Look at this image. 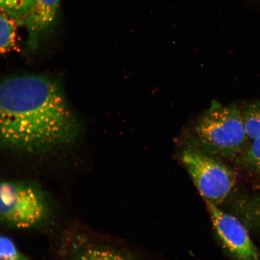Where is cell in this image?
Segmentation results:
<instances>
[{
	"label": "cell",
	"mask_w": 260,
	"mask_h": 260,
	"mask_svg": "<svg viewBox=\"0 0 260 260\" xmlns=\"http://www.w3.org/2000/svg\"><path fill=\"white\" fill-rule=\"evenodd\" d=\"M81 125L61 86L40 75L0 81V148L41 153L68 147Z\"/></svg>",
	"instance_id": "1"
},
{
	"label": "cell",
	"mask_w": 260,
	"mask_h": 260,
	"mask_svg": "<svg viewBox=\"0 0 260 260\" xmlns=\"http://www.w3.org/2000/svg\"><path fill=\"white\" fill-rule=\"evenodd\" d=\"M193 139L197 150L205 154L227 158L242 156L249 139L242 112L236 105L213 102L198 120Z\"/></svg>",
	"instance_id": "2"
},
{
	"label": "cell",
	"mask_w": 260,
	"mask_h": 260,
	"mask_svg": "<svg viewBox=\"0 0 260 260\" xmlns=\"http://www.w3.org/2000/svg\"><path fill=\"white\" fill-rule=\"evenodd\" d=\"M43 191L34 184L0 181V219L18 229L40 225L48 215Z\"/></svg>",
	"instance_id": "3"
},
{
	"label": "cell",
	"mask_w": 260,
	"mask_h": 260,
	"mask_svg": "<svg viewBox=\"0 0 260 260\" xmlns=\"http://www.w3.org/2000/svg\"><path fill=\"white\" fill-rule=\"evenodd\" d=\"M181 160L206 202L216 206L222 203L235 186L232 172L212 156L188 149L182 154Z\"/></svg>",
	"instance_id": "4"
},
{
	"label": "cell",
	"mask_w": 260,
	"mask_h": 260,
	"mask_svg": "<svg viewBox=\"0 0 260 260\" xmlns=\"http://www.w3.org/2000/svg\"><path fill=\"white\" fill-rule=\"evenodd\" d=\"M207 203L214 229L227 251L238 260H258V250L240 221L216 205Z\"/></svg>",
	"instance_id": "5"
},
{
	"label": "cell",
	"mask_w": 260,
	"mask_h": 260,
	"mask_svg": "<svg viewBox=\"0 0 260 260\" xmlns=\"http://www.w3.org/2000/svg\"><path fill=\"white\" fill-rule=\"evenodd\" d=\"M61 0H32L24 24L27 31L26 48L34 53L54 27Z\"/></svg>",
	"instance_id": "6"
},
{
	"label": "cell",
	"mask_w": 260,
	"mask_h": 260,
	"mask_svg": "<svg viewBox=\"0 0 260 260\" xmlns=\"http://www.w3.org/2000/svg\"><path fill=\"white\" fill-rule=\"evenodd\" d=\"M14 19L0 13V54H5L19 48L18 28Z\"/></svg>",
	"instance_id": "7"
},
{
	"label": "cell",
	"mask_w": 260,
	"mask_h": 260,
	"mask_svg": "<svg viewBox=\"0 0 260 260\" xmlns=\"http://www.w3.org/2000/svg\"><path fill=\"white\" fill-rule=\"evenodd\" d=\"M32 0H0V13L14 19L19 26L24 25Z\"/></svg>",
	"instance_id": "8"
},
{
	"label": "cell",
	"mask_w": 260,
	"mask_h": 260,
	"mask_svg": "<svg viewBox=\"0 0 260 260\" xmlns=\"http://www.w3.org/2000/svg\"><path fill=\"white\" fill-rule=\"evenodd\" d=\"M244 126L251 141L260 138V100L250 103L242 112Z\"/></svg>",
	"instance_id": "9"
},
{
	"label": "cell",
	"mask_w": 260,
	"mask_h": 260,
	"mask_svg": "<svg viewBox=\"0 0 260 260\" xmlns=\"http://www.w3.org/2000/svg\"><path fill=\"white\" fill-rule=\"evenodd\" d=\"M73 260H126L119 253L100 248H88L80 252Z\"/></svg>",
	"instance_id": "10"
},
{
	"label": "cell",
	"mask_w": 260,
	"mask_h": 260,
	"mask_svg": "<svg viewBox=\"0 0 260 260\" xmlns=\"http://www.w3.org/2000/svg\"><path fill=\"white\" fill-rule=\"evenodd\" d=\"M0 260H29L8 237L0 235Z\"/></svg>",
	"instance_id": "11"
},
{
	"label": "cell",
	"mask_w": 260,
	"mask_h": 260,
	"mask_svg": "<svg viewBox=\"0 0 260 260\" xmlns=\"http://www.w3.org/2000/svg\"><path fill=\"white\" fill-rule=\"evenodd\" d=\"M242 211L252 225L260 229V195L247 201L242 206Z\"/></svg>",
	"instance_id": "12"
},
{
	"label": "cell",
	"mask_w": 260,
	"mask_h": 260,
	"mask_svg": "<svg viewBox=\"0 0 260 260\" xmlns=\"http://www.w3.org/2000/svg\"><path fill=\"white\" fill-rule=\"evenodd\" d=\"M242 157L249 167L260 172V138L251 141Z\"/></svg>",
	"instance_id": "13"
}]
</instances>
